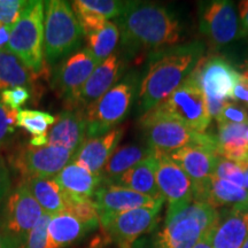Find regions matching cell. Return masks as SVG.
I'll return each mask as SVG.
<instances>
[{
    "label": "cell",
    "instance_id": "cell-1",
    "mask_svg": "<svg viewBox=\"0 0 248 248\" xmlns=\"http://www.w3.org/2000/svg\"><path fill=\"white\" fill-rule=\"evenodd\" d=\"M117 27L129 54L171 47L181 38V26L175 16L166 7L152 2L126 1Z\"/></svg>",
    "mask_w": 248,
    "mask_h": 248
},
{
    "label": "cell",
    "instance_id": "cell-2",
    "mask_svg": "<svg viewBox=\"0 0 248 248\" xmlns=\"http://www.w3.org/2000/svg\"><path fill=\"white\" fill-rule=\"evenodd\" d=\"M204 46L194 42L153 52L139 89V109L147 113L169 97L201 61Z\"/></svg>",
    "mask_w": 248,
    "mask_h": 248
},
{
    "label": "cell",
    "instance_id": "cell-3",
    "mask_svg": "<svg viewBox=\"0 0 248 248\" xmlns=\"http://www.w3.org/2000/svg\"><path fill=\"white\" fill-rule=\"evenodd\" d=\"M218 221V210L199 201L168 209L164 226L156 235L155 248H193L213 233Z\"/></svg>",
    "mask_w": 248,
    "mask_h": 248
},
{
    "label": "cell",
    "instance_id": "cell-4",
    "mask_svg": "<svg viewBox=\"0 0 248 248\" xmlns=\"http://www.w3.org/2000/svg\"><path fill=\"white\" fill-rule=\"evenodd\" d=\"M140 126L148 146L153 151L170 154L183 147L202 146L217 153L216 136L195 131L181 120L157 107L142 115Z\"/></svg>",
    "mask_w": 248,
    "mask_h": 248
},
{
    "label": "cell",
    "instance_id": "cell-5",
    "mask_svg": "<svg viewBox=\"0 0 248 248\" xmlns=\"http://www.w3.org/2000/svg\"><path fill=\"white\" fill-rule=\"evenodd\" d=\"M44 1H29L22 16L11 29L6 49L14 54L31 73L47 76L44 59Z\"/></svg>",
    "mask_w": 248,
    "mask_h": 248
},
{
    "label": "cell",
    "instance_id": "cell-6",
    "mask_svg": "<svg viewBox=\"0 0 248 248\" xmlns=\"http://www.w3.org/2000/svg\"><path fill=\"white\" fill-rule=\"evenodd\" d=\"M83 32L73 7L63 0L45 2L44 59L54 63L79 47Z\"/></svg>",
    "mask_w": 248,
    "mask_h": 248
},
{
    "label": "cell",
    "instance_id": "cell-7",
    "mask_svg": "<svg viewBox=\"0 0 248 248\" xmlns=\"http://www.w3.org/2000/svg\"><path fill=\"white\" fill-rule=\"evenodd\" d=\"M137 78L130 74L84 109L86 138L105 135L128 115L135 99Z\"/></svg>",
    "mask_w": 248,
    "mask_h": 248
},
{
    "label": "cell",
    "instance_id": "cell-8",
    "mask_svg": "<svg viewBox=\"0 0 248 248\" xmlns=\"http://www.w3.org/2000/svg\"><path fill=\"white\" fill-rule=\"evenodd\" d=\"M44 212L22 182L8 195L1 210V233L11 248H21Z\"/></svg>",
    "mask_w": 248,
    "mask_h": 248
},
{
    "label": "cell",
    "instance_id": "cell-9",
    "mask_svg": "<svg viewBox=\"0 0 248 248\" xmlns=\"http://www.w3.org/2000/svg\"><path fill=\"white\" fill-rule=\"evenodd\" d=\"M156 107L200 133H206L212 120L195 70Z\"/></svg>",
    "mask_w": 248,
    "mask_h": 248
},
{
    "label": "cell",
    "instance_id": "cell-10",
    "mask_svg": "<svg viewBox=\"0 0 248 248\" xmlns=\"http://www.w3.org/2000/svg\"><path fill=\"white\" fill-rule=\"evenodd\" d=\"M160 208H136L99 216V222L110 243L117 248H132L142 234L155 228Z\"/></svg>",
    "mask_w": 248,
    "mask_h": 248
},
{
    "label": "cell",
    "instance_id": "cell-11",
    "mask_svg": "<svg viewBox=\"0 0 248 248\" xmlns=\"http://www.w3.org/2000/svg\"><path fill=\"white\" fill-rule=\"evenodd\" d=\"M75 152L59 146L21 148L15 153L14 168L18 170L24 179L33 177H54L68 163L73 161Z\"/></svg>",
    "mask_w": 248,
    "mask_h": 248
},
{
    "label": "cell",
    "instance_id": "cell-12",
    "mask_svg": "<svg viewBox=\"0 0 248 248\" xmlns=\"http://www.w3.org/2000/svg\"><path fill=\"white\" fill-rule=\"evenodd\" d=\"M155 179L168 209H177L194 201L195 184L169 154L154 151Z\"/></svg>",
    "mask_w": 248,
    "mask_h": 248
},
{
    "label": "cell",
    "instance_id": "cell-13",
    "mask_svg": "<svg viewBox=\"0 0 248 248\" xmlns=\"http://www.w3.org/2000/svg\"><path fill=\"white\" fill-rule=\"evenodd\" d=\"M99 66L86 48L73 52L54 68L51 86L66 105L76 97L95 68Z\"/></svg>",
    "mask_w": 248,
    "mask_h": 248
},
{
    "label": "cell",
    "instance_id": "cell-14",
    "mask_svg": "<svg viewBox=\"0 0 248 248\" xmlns=\"http://www.w3.org/2000/svg\"><path fill=\"white\" fill-rule=\"evenodd\" d=\"M239 20L232 1L215 0L201 6L200 31L216 45H225L239 37Z\"/></svg>",
    "mask_w": 248,
    "mask_h": 248
},
{
    "label": "cell",
    "instance_id": "cell-15",
    "mask_svg": "<svg viewBox=\"0 0 248 248\" xmlns=\"http://www.w3.org/2000/svg\"><path fill=\"white\" fill-rule=\"evenodd\" d=\"M194 70L206 100L228 101L231 99L240 74L230 62L219 57L212 58L202 64L200 61Z\"/></svg>",
    "mask_w": 248,
    "mask_h": 248
},
{
    "label": "cell",
    "instance_id": "cell-16",
    "mask_svg": "<svg viewBox=\"0 0 248 248\" xmlns=\"http://www.w3.org/2000/svg\"><path fill=\"white\" fill-rule=\"evenodd\" d=\"M95 192L93 202L99 216L125 212L136 208H162L164 201L155 200L147 195L130 190L115 183L105 182Z\"/></svg>",
    "mask_w": 248,
    "mask_h": 248
},
{
    "label": "cell",
    "instance_id": "cell-17",
    "mask_svg": "<svg viewBox=\"0 0 248 248\" xmlns=\"http://www.w3.org/2000/svg\"><path fill=\"white\" fill-rule=\"evenodd\" d=\"M122 71L123 63L119 54H111L95 68L76 97L67 105L68 109L84 110L89 105L97 101L119 82Z\"/></svg>",
    "mask_w": 248,
    "mask_h": 248
},
{
    "label": "cell",
    "instance_id": "cell-18",
    "mask_svg": "<svg viewBox=\"0 0 248 248\" xmlns=\"http://www.w3.org/2000/svg\"><path fill=\"white\" fill-rule=\"evenodd\" d=\"M123 133L124 126H116L99 137L86 138L73 161L93 173H101L110 155L117 148Z\"/></svg>",
    "mask_w": 248,
    "mask_h": 248
},
{
    "label": "cell",
    "instance_id": "cell-19",
    "mask_svg": "<svg viewBox=\"0 0 248 248\" xmlns=\"http://www.w3.org/2000/svg\"><path fill=\"white\" fill-rule=\"evenodd\" d=\"M194 201L208 203L215 209L226 206L245 208L248 206V190L214 175L200 184H195Z\"/></svg>",
    "mask_w": 248,
    "mask_h": 248
},
{
    "label": "cell",
    "instance_id": "cell-20",
    "mask_svg": "<svg viewBox=\"0 0 248 248\" xmlns=\"http://www.w3.org/2000/svg\"><path fill=\"white\" fill-rule=\"evenodd\" d=\"M86 139V120L83 109H66L59 114L47 133V145L76 152Z\"/></svg>",
    "mask_w": 248,
    "mask_h": 248
},
{
    "label": "cell",
    "instance_id": "cell-21",
    "mask_svg": "<svg viewBox=\"0 0 248 248\" xmlns=\"http://www.w3.org/2000/svg\"><path fill=\"white\" fill-rule=\"evenodd\" d=\"M170 159L177 163L194 184H200L215 175L218 154L210 148L202 146H187L173 151Z\"/></svg>",
    "mask_w": 248,
    "mask_h": 248
},
{
    "label": "cell",
    "instance_id": "cell-22",
    "mask_svg": "<svg viewBox=\"0 0 248 248\" xmlns=\"http://www.w3.org/2000/svg\"><path fill=\"white\" fill-rule=\"evenodd\" d=\"M68 197L74 199H92L104 183L101 173H93L71 161L54 177Z\"/></svg>",
    "mask_w": 248,
    "mask_h": 248
},
{
    "label": "cell",
    "instance_id": "cell-23",
    "mask_svg": "<svg viewBox=\"0 0 248 248\" xmlns=\"http://www.w3.org/2000/svg\"><path fill=\"white\" fill-rule=\"evenodd\" d=\"M248 239V218L245 208H230L219 221L212 233L213 248H243Z\"/></svg>",
    "mask_w": 248,
    "mask_h": 248
},
{
    "label": "cell",
    "instance_id": "cell-24",
    "mask_svg": "<svg viewBox=\"0 0 248 248\" xmlns=\"http://www.w3.org/2000/svg\"><path fill=\"white\" fill-rule=\"evenodd\" d=\"M94 229L69 212L52 215L47 229L49 248H67L75 245Z\"/></svg>",
    "mask_w": 248,
    "mask_h": 248
},
{
    "label": "cell",
    "instance_id": "cell-25",
    "mask_svg": "<svg viewBox=\"0 0 248 248\" xmlns=\"http://www.w3.org/2000/svg\"><path fill=\"white\" fill-rule=\"evenodd\" d=\"M119 184L138 193L147 195L155 200L164 201L162 194L157 187L155 179V157L154 154L148 159L144 160L133 168L129 169L119 176L115 181L110 182Z\"/></svg>",
    "mask_w": 248,
    "mask_h": 248
},
{
    "label": "cell",
    "instance_id": "cell-26",
    "mask_svg": "<svg viewBox=\"0 0 248 248\" xmlns=\"http://www.w3.org/2000/svg\"><path fill=\"white\" fill-rule=\"evenodd\" d=\"M217 124L218 133L216 140L217 153L219 156L234 162L248 160V141L246 139L248 124Z\"/></svg>",
    "mask_w": 248,
    "mask_h": 248
},
{
    "label": "cell",
    "instance_id": "cell-27",
    "mask_svg": "<svg viewBox=\"0 0 248 248\" xmlns=\"http://www.w3.org/2000/svg\"><path fill=\"white\" fill-rule=\"evenodd\" d=\"M153 154L154 151L148 145L140 146V145L130 144L117 147L102 169V177L105 182L115 181L122 173L148 159Z\"/></svg>",
    "mask_w": 248,
    "mask_h": 248
},
{
    "label": "cell",
    "instance_id": "cell-28",
    "mask_svg": "<svg viewBox=\"0 0 248 248\" xmlns=\"http://www.w3.org/2000/svg\"><path fill=\"white\" fill-rule=\"evenodd\" d=\"M29 188L43 212L55 215L66 210L67 197L52 177H33L22 181Z\"/></svg>",
    "mask_w": 248,
    "mask_h": 248
},
{
    "label": "cell",
    "instance_id": "cell-29",
    "mask_svg": "<svg viewBox=\"0 0 248 248\" xmlns=\"http://www.w3.org/2000/svg\"><path fill=\"white\" fill-rule=\"evenodd\" d=\"M39 76L31 73L14 54L6 48L0 49V92L17 86L27 88Z\"/></svg>",
    "mask_w": 248,
    "mask_h": 248
},
{
    "label": "cell",
    "instance_id": "cell-30",
    "mask_svg": "<svg viewBox=\"0 0 248 248\" xmlns=\"http://www.w3.org/2000/svg\"><path fill=\"white\" fill-rule=\"evenodd\" d=\"M120 29L115 22L107 21L97 32L86 37V51L99 64L115 53L120 40Z\"/></svg>",
    "mask_w": 248,
    "mask_h": 248
},
{
    "label": "cell",
    "instance_id": "cell-31",
    "mask_svg": "<svg viewBox=\"0 0 248 248\" xmlns=\"http://www.w3.org/2000/svg\"><path fill=\"white\" fill-rule=\"evenodd\" d=\"M57 117L49 113L32 109L18 110L17 126L26 130L28 133L36 137H46L49 128L53 126Z\"/></svg>",
    "mask_w": 248,
    "mask_h": 248
},
{
    "label": "cell",
    "instance_id": "cell-32",
    "mask_svg": "<svg viewBox=\"0 0 248 248\" xmlns=\"http://www.w3.org/2000/svg\"><path fill=\"white\" fill-rule=\"evenodd\" d=\"M85 11L106 18H119L125 8L126 1H117V0H75L73 1Z\"/></svg>",
    "mask_w": 248,
    "mask_h": 248
},
{
    "label": "cell",
    "instance_id": "cell-33",
    "mask_svg": "<svg viewBox=\"0 0 248 248\" xmlns=\"http://www.w3.org/2000/svg\"><path fill=\"white\" fill-rule=\"evenodd\" d=\"M248 168V160L243 162L226 160L219 156L215 170L216 177L224 179L232 184L244 187L245 184V170Z\"/></svg>",
    "mask_w": 248,
    "mask_h": 248
},
{
    "label": "cell",
    "instance_id": "cell-34",
    "mask_svg": "<svg viewBox=\"0 0 248 248\" xmlns=\"http://www.w3.org/2000/svg\"><path fill=\"white\" fill-rule=\"evenodd\" d=\"M18 110L11 109L0 99V148L7 146L17 128Z\"/></svg>",
    "mask_w": 248,
    "mask_h": 248
},
{
    "label": "cell",
    "instance_id": "cell-35",
    "mask_svg": "<svg viewBox=\"0 0 248 248\" xmlns=\"http://www.w3.org/2000/svg\"><path fill=\"white\" fill-rule=\"evenodd\" d=\"M29 1L26 0H0V24L12 29L20 17Z\"/></svg>",
    "mask_w": 248,
    "mask_h": 248
},
{
    "label": "cell",
    "instance_id": "cell-36",
    "mask_svg": "<svg viewBox=\"0 0 248 248\" xmlns=\"http://www.w3.org/2000/svg\"><path fill=\"white\" fill-rule=\"evenodd\" d=\"M51 215L44 213L37 224L28 235L26 243L21 248H49L48 245V223Z\"/></svg>",
    "mask_w": 248,
    "mask_h": 248
},
{
    "label": "cell",
    "instance_id": "cell-37",
    "mask_svg": "<svg viewBox=\"0 0 248 248\" xmlns=\"http://www.w3.org/2000/svg\"><path fill=\"white\" fill-rule=\"evenodd\" d=\"M216 121L217 123L248 124V113L246 108L240 106V105L226 101Z\"/></svg>",
    "mask_w": 248,
    "mask_h": 248
},
{
    "label": "cell",
    "instance_id": "cell-38",
    "mask_svg": "<svg viewBox=\"0 0 248 248\" xmlns=\"http://www.w3.org/2000/svg\"><path fill=\"white\" fill-rule=\"evenodd\" d=\"M0 99L11 109L20 110V108L30 99V91L24 86L7 89L0 92Z\"/></svg>",
    "mask_w": 248,
    "mask_h": 248
},
{
    "label": "cell",
    "instance_id": "cell-39",
    "mask_svg": "<svg viewBox=\"0 0 248 248\" xmlns=\"http://www.w3.org/2000/svg\"><path fill=\"white\" fill-rule=\"evenodd\" d=\"M231 100L239 101L248 107V79L240 74L237 84L234 85Z\"/></svg>",
    "mask_w": 248,
    "mask_h": 248
},
{
    "label": "cell",
    "instance_id": "cell-40",
    "mask_svg": "<svg viewBox=\"0 0 248 248\" xmlns=\"http://www.w3.org/2000/svg\"><path fill=\"white\" fill-rule=\"evenodd\" d=\"M239 37H248V0L239 2Z\"/></svg>",
    "mask_w": 248,
    "mask_h": 248
},
{
    "label": "cell",
    "instance_id": "cell-41",
    "mask_svg": "<svg viewBox=\"0 0 248 248\" xmlns=\"http://www.w3.org/2000/svg\"><path fill=\"white\" fill-rule=\"evenodd\" d=\"M11 188V179L7 168L2 161H0V200H2L7 195Z\"/></svg>",
    "mask_w": 248,
    "mask_h": 248
},
{
    "label": "cell",
    "instance_id": "cell-42",
    "mask_svg": "<svg viewBox=\"0 0 248 248\" xmlns=\"http://www.w3.org/2000/svg\"><path fill=\"white\" fill-rule=\"evenodd\" d=\"M193 248H213V245H212V234L208 235V237L203 238L202 240H200L199 243Z\"/></svg>",
    "mask_w": 248,
    "mask_h": 248
},
{
    "label": "cell",
    "instance_id": "cell-43",
    "mask_svg": "<svg viewBox=\"0 0 248 248\" xmlns=\"http://www.w3.org/2000/svg\"><path fill=\"white\" fill-rule=\"evenodd\" d=\"M0 248H11L7 243V240H6V238L4 237V234H2L1 232H0Z\"/></svg>",
    "mask_w": 248,
    "mask_h": 248
},
{
    "label": "cell",
    "instance_id": "cell-44",
    "mask_svg": "<svg viewBox=\"0 0 248 248\" xmlns=\"http://www.w3.org/2000/svg\"><path fill=\"white\" fill-rule=\"evenodd\" d=\"M244 188L248 190V168L245 170V184H244Z\"/></svg>",
    "mask_w": 248,
    "mask_h": 248
},
{
    "label": "cell",
    "instance_id": "cell-45",
    "mask_svg": "<svg viewBox=\"0 0 248 248\" xmlns=\"http://www.w3.org/2000/svg\"><path fill=\"white\" fill-rule=\"evenodd\" d=\"M241 75H243L244 77H246V78L248 79V68H247V69H246V71H245V73H244V74H241Z\"/></svg>",
    "mask_w": 248,
    "mask_h": 248
},
{
    "label": "cell",
    "instance_id": "cell-46",
    "mask_svg": "<svg viewBox=\"0 0 248 248\" xmlns=\"http://www.w3.org/2000/svg\"><path fill=\"white\" fill-rule=\"evenodd\" d=\"M243 248H248V239L246 240V243L244 244V246H243Z\"/></svg>",
    "mask_w": 248,
    "mask_h": 248
},
{
    "label": "cell",
    "instance_id": "cell-47",
    "mask_svg": "<svg viewBox=\"0 0 248 248\" xmlns=\"http://www.w3.org/2000/svg\"><path fill=\"white\" fill-rule=\"evenodd\" d=\"M246 215H247V218H248V206L246 207Z\"/></svg>",
    "mask_w": 248,
    "mask_h": 248
},
{
    "label": "cell",
    "instance_id": "cell-48",
    "mask_svg": "<svg viewBox=\"0 0 248 248\" xmlns=\"http://www.w3.org/2000/svg\"><path fill=\"white\" fill-rule=\"evenodd\" d=\"M246 139H247V141H248V128H247V133H246Z\"/></svg>",
    "mask_w": 248,
    "mask_h": 248
}]
</instances>
